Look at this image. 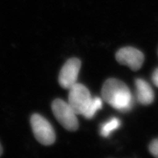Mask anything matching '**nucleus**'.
<instances>
[{"label": "nucleus", "instance_id": "nucleus-1", "mask_svg": "<svg viewBox=\"0 0 158 158\" xmlns=\"http://www.w3.org/2000/svg\"><path fill=\"white\" fill-rule=\"evenodd\" d=\"M103 100L115 110L127 112L132 108L133 99L128 87L115 78H109L102 89Z\"/></svg>", "mask_w": 158, "mask_h": 158}, {"label": "nucleus", "instance_id": "nucleus-9", "mask_svg": "<svg viewBox=\"0 0 158 158\" xmlns=\"http://www.w3.org/2000/svg\"><path fill=\"white\" fill-rule=\"evenodd\" d=\"M121 121L117 117H113L110 120L103 123L100 127V135L103 137H107L111 133L117 130L121 126Z\"/></svg>", "mask_w": 158, "mask_h": 158}, {"label": "nucleus", "instance_id": "nucleus-12", "mask_svg": "<svg viewBox=\"0 0 158 158\" xmlns=\"http://www.w3.org/2000/svg\"><path fill=\"white\" fill-rule=\"evenodd\" d=\"M2 153H3V148L1 144H0V156L2 155Z\"/></svg>", "mask_w": 158, "mask_h": 158}, {"label": "nucleus", "instance_id": "nucleus-8", "mask_svg": "<svg viewBox=\"0 0 158 158\" xmlns=\"http://www.w3.org/2000/svg\"><path fill=\"white\" fill-rule=\"evenodd\" d=\"M102 100L99 97L92 98L91 100L89 102L88 105L87 106L85 111H84L83 115L84 117H85L88 119H90L94 117L96 113L102 109Z\"/></svg>", "mask_w": 158, "mask_h": 158}, {"label": "nucleus", "instance_id": "nucleus-5", "mask_svg": "<svg viewBox=\"0 0 158 158\" xmlns=\"http://www.w3.org/2000/svg\"><path fill=\"white\" fill-rule=\"evenodd\" d=\"M81 62L77 58H71L65 63L59 73V82L62 88L69 89L77 83Z\"/></svg>", "mask_w": 158, "mask_h": 158}, {"label": "nucleus", "instance_id": "nucleus-4", "mask_svg": "<svg viewBox=\"0 0 158 158\" xmlns=\"http://www.w3.org/2000/svg\"><path fill=\"white\" fill-rule=\"evenodd\" d=\"M69 90L68 103L77 115H82L92 98L90 92L85 86L77 82Z\"/></svg>", "mask_w": 158, "mask_h": 158}, {"label": "nucleus", "instance_id": "nucleus-6", "mask_svg": "<svg viewBox=\"0 0 158 158\" xmlns=\"http://www.w3.org/2000/svg\"><path fill=\"white\" fill-rule=\"evenodd\" d=\"M115 57L118 63L128 66L132 71L139 70L144 60L143 53L138 49L132 47L120 49L117 52Z\"/></svg>", "mask_w": 158, "mask_h": 158}, {"label": "nucleus", "instance_id": "nucleus-2", "mask_svg": "<svg viewBox=\"0 0 158 158\" xmlns=\"http://www.w3.org/2000/svg\"><path fill=\"white\" fill-rule=\"evenodd\" d=\"M52 111L58 122L67 130L75 131L78 128L77 114L68 103L56 99L52 103Z\"/></svg>", "mask_w": 158, "mask_h": 158}, {"label": "nucleus", "instance_id": "nucleus-10", "mask_svg": "<svg viewBox=\"0 0 158 158\" xmlns=\"http://www.w3.org/2000/svg\"><path fill=\"white\" fill-rule=\"evenodd\" d=\"M149 150L153 156L158 157V139H156L151 142L149 146Z\"/></svg>", "mask_w": 158, "mask_h": 158}, {"label": "nucleus", "instance_id": "nucleus-3", "mask_svg": "<svg viewBox=\"0 0 158 158\" xmlns=\"http://www.w3.org/2000/svg\"><path fill=\"white\" fill-rule=\"evenodd\" d=\"M31 124L36 139L42 144L49 146L56 140V133L49 122L39 114H34Z\"/></svg>", "mask_w": 158, "mask_h": 158}, {"label": "nucleus", "instance_id": "nucleus-11", "mask_svg": "<svg viewBox=\"0 0 158 158\" xmlns=\"http://www.w3.org/2000/svg\"><path fill=\"white\" fill-rule=\"evenodd\" d=\"M152 81L154 85L158 87V68L154 71L152 75Z\"/></svg>", "mask_w": 158, "mask_h": 158}, {"label": "nucleus", "instance_id": "nucleus-7", "mask_svg": "<svg viewBox=\"0 0 158 158\" xmlns=\"http://www.w3.org/2000/svg\"><path fill=\"white\" fill-rule=\"evenodd\" d=\"M135 86L138 101L142 105L151 104L154 101V94L149 84L143 79L138 78L135 81Z\"/></svg>", "mask_w": 158, "mask_h": 158}]
</instances>
